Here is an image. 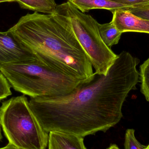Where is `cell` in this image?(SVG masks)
Instances as JSON below:
<instances>
[{
  "label": "cell",
  "mask_w": 149,
  "mask_h": 149,
  "mask_svg": "<svg viewBox=\"0 0 149 149\" xmlns=\"http://www.w3.org/2000/svg\"><path fill=\"white\" fill-rule=\"evenodd\" d=\"M140 61L119 55L107 74L93 73L67 94L31 98L30 108L44 130L85 136L106 132L120 121L128 95L136 88Z\"/></svg>",
  "instance_id": "cell-1"
},
{
  "label": "cell",
  "mask_w": 149,
  "mask_h": 149,
  "mask_svg": "<svg viewBox=\"0 0 149 149\" xmlns=\"http://www.w3.org/2000/svg\"><path fill=\"white\" fill-rule=\"evenodd\" d=\"M8 31L46 67L81 81L93 74L92 64L64 15L56 11L28 13Z\"/></svg>",
  "instance_id": "cell-2"
},
{
  "label": "cell",
  "mask_w": 149,
  "mask_h": 149,
  "mask_svg": "<svg viewBox=\"0 0 149 149\" xmlns=\"http://www.w3.org/2000/svg\"><path fill=\"white\" fill-rule=\"evenodd\" d=\"M11 87L31 98L67 94L84 81L46 67L40 62L0 65Z\"/></svg>",
  "instance_id": "cell-3"
},
{
  "label": "cell",
  "mask_w": 149,
  "mask_h": 149,
  "mask_svg": "<svg viewBox=\"0 0 149 149\" xmlns=\"http://www.w3.org/2000/svg\"><path fill=\"white\" fill-rule=\"evenodd\" d=\"M0 124L9 143L19 149H46L48 133L31 112L25 95L4 101L0 107Z\"/></svg>",
  "instance_id": "cell-4"
},
{
  "label": "cell",
  "mask_w": 149,
  "mask_h": 149,
  "mask_svg": "<svg viewBox=\"0 0 149 149\" xmlns=\"http://www.w3.org/2000/svg\"><path fill=\"white\" fill-rule=\"evenodd\" d=\"M57 12L67 17L78 41L86 53L95 72L106 74L117 57L101 38L98 22L69 1L58 5Z\"/></svg>",
  "instance_id": "cell-5"
},
{
  "label": "cell",
  "mask_w": 149,
  "mask_h": 149,
  "mask_svg": "<svg viewBox=\"0 0 149 149\" xmlns=\"http://www.w3.org/2000/svg\"><path fill=\"white\" fill-rule=\"evenodd\" d=\"M38 62L35 53L8 31H0V65Z\"/></svg>",
  "instance_id": "cell-6"
},
{
  "label": "cell",
  "mask_w": 149,
  "mask_h": 149,
  "mask_svg": "<svg viewBox=\"0 0 149 149\" xmlns=\"http://www.w3.org/2000/svg\"><path fill=\"white\" fill-rule=\"evenodd\" d=\"M112 13V21L120 32L149 34V20L136 16L123 9L115 10Z\"/></svg>",
  "instance_id": "cell-7"
},
{
  "label": "cell",
  "mask_w": 149,
  "mask_h": 149,
  "mask_svg": "<svg viewBox=\"0 0 149 149\" xmlns=\"http://www.w3.org/2000/svg\"><path fill=\"white\" fill-rule=\"evenodd\" d=\"M48 149H87L83 137L58 131L49 133Z\"/></svg>",
  "instance_id": "cell-8"
},
{
  "label": "cell",
  "mask_w": 149,
  "mask_h": 149,
  "mask_svg": "<svg viewBox=\"0 0 149 149\" xmlns=\"http://www.w3.org/2000/svg\"><path fill=\"white\" fill-rule=\"evenodd\" d=\"M69 1L83 13L94 9H103L113 12L129 8L127 5L110 0H70Z\"/></svg>",
  "instance_id": "cell-9"
},
{
  "label": "cell",
  "mask_w": 149,
  "mask_h": 149,
  "mask_svg": "<svg viewBox=\"0 0 149 149\" xmlns=\"http://www.w3.org/2000/svg\"><path fill=\"white\" fill-rule=\"evenodd\" d=\"M21 8L44 14H52L57 5L55 0H16Z\"/></svg>",
  "instance_id": "cell-10"
},
{
  "label": "cell",
  "mask_w": 149,
  "mask_h": 149,
  "mask_svg": "<svg viewBox=\"0 0 149 149\" xmlns=\"http://www.w3.org/2000/svg\"><path fill=\"white\" fill-rule=\"evenodd\" d=\"M98 29L101 38L103 42L109 48L117 44L122 33L120 32L111 21L108 23H98Z\"/></svg>",
  "instance_id": "cell-11"
},
{
  "label": "cell",
  "mask_w": 149,
  "mask_h": 149,
  "mask_svg": "<svg viewBox=\"0 0 149 149\" xmlns=\"http://www.w3.org/2000/svg\"><path fill=\"white\" fill-rule=\"evenodd\" d=\"M141 92L149 102V57L140 66Z\"/></svg>",
  "instance_id": "cell-12"
},
{
  "label": "cell",
  "mask_w": 149,
  "mask_h": 149,
  "mask_svg": "<svg viewBox=\"0 0 149 149\" xmlns=\"http://www.w3.org/2000/svg\"><path fill=\"white\" fill-rule=\"evenodd\" d=\"M125 149H145L146 147L142 145L135 136V130L133 129H128L125 133Z\"/></svg>",
  "instance_id": "cell-13"
},
{
  "label": "cell",
  "mask_w": 149,
  "mask_h": 149,
  "mask_svg": "<svg viewBox=\"0 0 149 149\" xmlns=\"http://www.w3.org/2000/svg\"><path fill=\"white\" fill-rule=\"evenodd\" d=\"M11 87L6 77L0 72V101L12 95Z\"/></svg>",
  "instance_id": "cell-14"
},
{
  "label": "cell",
  "mask_w": 149,
  "mask_h": 149,
  "mask_svg": "<svg viewBox=\"0 0 149 149\" xmlns=\"http://www.w3.org/2000/svg\"><path fill=\"white\" fill-rule=\"evenodd\" d=\"M126 10L136 16L149 20V3L128 8Z\"/></svg>",
  "instance_id": "cell-15"
},
{
  "label": "cell",
  "mask_w": 149,
  "mask_h": 149,
  "mask_svg": "<svg viewBox=\"0 0 149 149\" xmlns=\"http://www.w3.org/2000/svg\"><path fill=\"white\" fill-rule=\"evenodd\" d=\"M127 5L129 8L141 6L149 3V0H110Z\"/></svg>",
  "instance_id": "cell-16"
},
{
  "label": "cell",
  "mask_w": 149,
  "mask_h": 149,
  "mask_svg": "<svg viewBox=\"0 0 149 149\" xmlns=\"http://www.w3.org/2000/svg\"><path fill=\"white\" fill-rule=\"evenodd\" d=\"M0 149H19L17 148H16V147H14L13 145L11 144H10V143H8V145H6L5 147H3V148H1Z\"/></svg>",
  "instance_id": "cell-17"
},
{
  "label": "cell",
  "mask_w": 149,
  "mask_h": 149,
  "mask_svg": "<svg viewBox=\"0 0 149 149\" xmlns=\"http://www.w3.org/2000/svg\"><path fill=\"white\" fill-rule=\"evenodd\" d=\"M107 149H120L118 148V146H116L115 144H113L111 145L109 148Z\"/></svg>",
  "instance_id": "cell-18"
},
{
  "label": "cell",
  "mask_w": 149,
  "mask_h": 149,
  "mask_svg": "<svg viewBox=\"0 0 149 149\" xmlns=\"http://www.w3.org/2000/svg\"><path fill=\"white\" fill-rule=\"evenodd\" d=\"M16 1V0H0L1 3L5 2H13Z\"/></svg>",
  "instance_id": "cell-19"
},
{
  "label": "cell",
  "mask_w": 149,
  "mask_h": 149,
  "mask_svg": "<svg viewBox=\"0 0 149 149\" xmlns=\"http://www.w3.org/2000/svg\"><path fill=\"white\" fill-rule=\"evenodd\" d=\"M1 124H0V142H1L2 138V136L1 134Z\"/></svg>",
  "instance_id": "cell-20"
},
{
  "label": "cell",
  "mask_w": 149,
  "mask_h": 149,
  "mask_svg": "<svg viewBox=\"0 0 149 149\" xmlns=\"http://www.w3.org/2000/svg\"><path fill=\"white\" fill-rule=\"evenodd\" d=\"M145 149H149V144L147 147H146V148H145Z\"/></svg>",
  "instance_id": "cell-21"
},
{
  "label": "cell",
  "mask_w": 149,
  "mask_h": 149,
  "mask_svg": "<svg viewBox=\"0 0 149 149\" xmlns=\"http://www.w3.org/2000/svg\"><path fill=\"white\" fill-rule=\"evenodd\" d=\"M70 1V0H68V1Z\"/></svg>",
  "instance_id": "cell-22"
}]
</instances>
